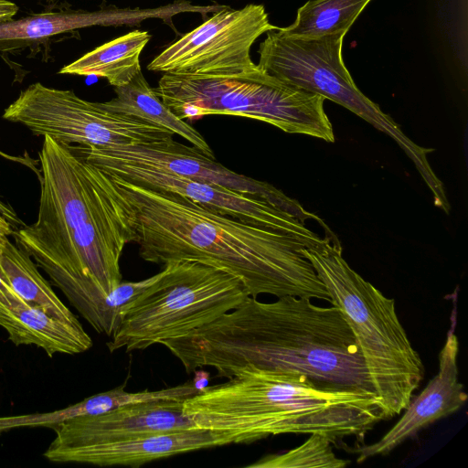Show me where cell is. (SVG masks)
Instances as JSON below:
<instances>
[{"instance_id": "obj_19", "label": "cell", "mask_w": 468, "mask_h": 468, "mask_svg": "<svg viewBox=\"0 0 468 468\" xmlns=\"http://www.w3.org/2000/svg\"><path fill=\"white\" fill-rule=\"evenodd\" d=\"M0 270L12 290L26 302L61 321L81 324L41 275L32 258L9 239L0 248Z\"/></svg>"}, {"instance_id": "obj_28", "label": "cell", "mask_w": 468, "mask_h": 468, "mask_svg": "<svg viewBox=\"0 0 468 468\" xmlns=\"http://www.w3.org/2000/svg\"><path fill=\"white\" fill-rule=\"evenodd\" d=\"M0 155L12 161H17L18 157L8 155L7 154L0 150Z\"/></svg>"}, {"instance_id": "obj_17", "label": "cell", "mask_w": 468, "mask_h": 468, "mask_svg": "<svg viewBox=\"0 0 468 468\" xmlns=\"http://www.w3.org/2000/svg\"><path fill=\"white\" fill-rule=\"evenodd\" d=\"M113 88L116 96L108 101L101 102L103 108L171 131L206 156L215 159V154L203 135L163 102L145 80L142 70L127 84Z\"/></svg>"}, {"instance_id": "obj_8", "label": "cell", "mask_w": 468, "mask_h": 468, "mask_svg": "<svg viewBox=\"0 0 468 468\" xmlns=\"http://www.w3.org/2000/svg\"><path fill=\"white\" fill-rule=\"evenodd\" d=\"M346 34L342 31L318 37H295L282 33L277 27L267 32L261 43L257 65L286 83L345 107L388 135L413 163L431 195L441 194L444 185L428 159L433 149L422 147L409 138L354 82L342 56Z\"/></svg>"}, {"instance_id": "obj_21", "label": "cell", "mask_w": 468, "mask_h": 468, "mask_svg": "<svg viewBox=\"0 0 468 468\" xmlns=\"http://www.w3.org/2000/svg\"><path fill=\"white\" fill-rule=\"evenodd\" d=\"M101 13H43L16 21L0 23V50H11L22 44L47 38L74 29L101 24Z\"/></svg>"}, {"instance_id": "obj_18", "label": "cell", "mask_w": 468, "mask_h": 468, "mask_svg": "<svg viewBox=\"0 0 468 468\" xmlns=\"http://www.w3.org/2000/svg\"><path fill=\"white\" fill-rule=\"evenodd\" d=\"M150 38L147 31L133 30L86 53L59 73L105 78L113 87L125 85L142 70L140 55Z\"/></svg>"}, {"instance_id": "obj_20", "label": "cell", "mask_w": 468, "mask_h": 468, "mask_svg": "<svg viewBox=\"0 0 468 468\" xmlns=\"http://www.w3.org/2000/svg\"><path fill=\"white\" fill-rule=\"evenodd\" d=\"M372 0H309L298 8L294 22L278 29L288 36L318 37L347 32Z\"/></svg>"}, {"instance_id": "obj_9", "label": "cell", "mask_w": 468, "mask_h": 468, "mask_svg": "<svg viewBox=\"0 0 468 468\" xmlns=\"http://www.w3.org/2000/svg\"><path fill=\"white\" fill-rule=\"evenodd\" d=\"M3 118L25 125L37 136L48 135L66 144L106 148L174 138L171 131L108 111L101 102L81 99L73 90L39 82L22 90L5 110Z\"/></svg>"}, {"instance_id": "obj_2", "label": "cell", "mask_w": 468, "mask_h": 468, "mask_svg": "<svg viewBox=\"0 0 468 468\" xmlns=\"http://www.w3.org/2000/svg\"><path fill=\"white\" fill-rule=\"evenodd\" d=\"M161 345L187 374L210 367L228 378L235 369L254 367L297 372L328 391L377 396L341 310L307 298L286 295L262 303L249 296L213 322Z\"/></svg>"}, {"instance_id": "obj_23", "label": "cell", "mask_w": 468, "mask_h": 468, "mask_svg": "<svg viewBox=\"0 0 468 468\" xmlns=\"http://www.w3.org/2000/svg\"><path fill=\"white\" fill-rule=\"evenodd\" d=\"M194 378L192 380L193 387L200 393L206 390L209 383V373L201 367L196 368L194 371Z\"/></svg>"}, {"instance_id": "obj_10", "label": "cell", "mask_w": 468, "mask_h": 468, "mask_svg": "<svg viewBox=\"0 0 468 468\" xmlns=\"http://www.w3.org/2000/svg\"><path fill=\"white\" fill-rule=\"evenodd\" d=\"M264 5L222 9L185 34L147 66L164 74H232L257 68L250 57L253 43L276 29Z\"/></svg>"}, {"instance_id": "obj_25", "label": "cell", "mask_w": 468, "mask_h": 468, "mask_svg": "<svg viewBox=\"0 0 468 468\" xmlns=\"http://www.w3.org/2000/svg\"><path fill=\"white\" fill-rule=\"evenodd\" d=\"M0 213L9 221L13 228L18 229L19 226H25L17 217L15 210L0 199Z\"/></svg>"}, {"instance_id": "obj_6", "label": "cell", "mask_w": 468, "mask_h": 468, "mask_svg": "<svg viewBox=\"0 0 468 468\" xmlns=\"http://www.w3.org/2000/svg\"><path fill=\"white\" fill-rule=\"evenodd\" d=\"M180 119L194 122L210 115L245 117L289 133L335 142L324 111L325 99L265 72L232 74H164L154 89Z\"/></svg>"}, {"instance_id": "obj_11", "label": "cell", "mask_w": 468, "mask_h": 468, "mask_svg": "<svg viewBox=\"0 0 468 468\" xmlns=\"http://www.w3.org/2000/svg\"><path fill=\"white\" fill-rule=\"evenodd\" d=\"M80 150L90 164L119 163L151 167L266 200L305 221L321 220L315 214L304 209L297 200L272 185L229 170L196 147L180 144L174 138L148 144L106 148L83 146Z\"/></svg>"}, {"instance_id": "obj_16", "label": "cell", "mask_w": 468, "mask_h": 468, "mask_svg": "<svg viewBox=\"0 0 468 468\" xmlns=\"http://www.w3.org/2000/svg\"><path fill=\"white\" fill-rule=\"evenodd\" d=\"M0 326L16 346H36L49 357L57 353H83L92 346L82 324L61 321L26 302L13 290L0 292Z\"/></svg>"}, {"instance_id": "obj_26", "label": "cell", "mask_w": 468, "mask_h": 468, "mask_svg": "<svg viewBox=\"0 0 468 468\" xmlns=\"http://www.w3.org/2000/svg\"><path fill=\"white\" fill-rule=\"evenodd\" d=\"M15 232L13 226L0 213V248L9 239L8 237Z\"/></svg>"}, {"instance_id": "obj_24", "label": "cell", "mask_w": 468, "mask_h": 468, "mask_svg": "<svg viewBox=\"0 0 468 468\" xmlns=\"http://www.w3.org/2000/svg\"><path fill=\"white\" fill-rule=\"evenodd\" d=\"M18 7L9 0H0V23L11 21Z\"/></svg>"}, {"instance_id": "obj_15", "label": "cell", "mask_w": 468, "mask_h": 468, "mask_svg": "<svg viewBox=\"0 0 468 468\" xmlns=\"http://www.w3.org/2000/svg\"><path fill=\"white\" fill-rule=\"evenodd\" d=\"M218 446L224 445L218 436L197 428L70 448L46 459L53 463L139 467L162 458Z\"/></svg>"}, {"instance_id": "obj_12", "label": "cell", "mask_w": 468, "mask_h": 468, "mask_svg": "<svg viewBox=\"0 0 468 468\" xmlns=\"http://www.w3.org/2000/svg\"><path fill=\"white\" fill-rule=\"evenodd\" d=\"M92 165L105 173L118 176L133 184L178 195L214 212L244 222L292 233L314 242L322 239L307 228L306 221L302 218L255 197L137 165L119 163Z\"/></svg>"}, {"instance_id": "obj_1", "label": "cell", "mask_w": 468, "mask_h": 468, "mask_svg": "<svg viewBox=\"0 0 468 468\" xmlns=\"http://www.w3.org/2000/svg\"><path fill=\"white\" fill-rule=\"evenodd\" d=\"M127 240L145 261H192L239 278L251 297L271 294L332 303L303 249L318 242L244 222L173 193L156 191L105 173ZM323 239V238H322Z\"/></svg>"}, {"instance_id": "obj_27", "label": "cell", "mask_w": 468, "mask_h": 468, "mask_svg": "<svg viewBox=\"0 0 468 468\" xmlns=\"http://www.w3.org/2000/svg\"><path fill=\"white\" fill-rule=\"evenodd\" d=\"M12 290L2 271L0 270V292H6Z\"/></svg>"}, {"instance_id": "obj_14", "label": "cell", "mask_w": 468, "mask_h": 468, "mask_svg": "<svg viewBox=\"0 0 468 468\" xmlns=\"http://www.w3.org/2000/svg\"><path fill=\"white\" fill-rule=\"evenodd\" d=\"M454 327L455 323H452L439 354L436 376L417 397H412L402 417L379 441L357 448V463L388 453L421 429L454 413L465 403L468 397L458 379L459 342Z\"/></svg>"}, {"instance_id": "obj_13", "label": "cell", "mask_w": 468, "mask_h": 468, "mask_svg": "<svg viewBox=\"0 0 468 468\" xmlns=\"http://www.w3.org/2000/svg\"><path fill=\"white\" fill-rule=\"evenodd\" d=\"M197 428L183 413V401L131 404L101 414L76 417L55 426V438L43 455L46 458L70 448Z\"/></svg>"}, {"instance_id": "obj_5", "label": "cell", "mask_w": 468, "mask_h": 468, "mask_svg": "<svg viewBox=\"0 0 468 468\" xmlns=\"http://www.w3.org/2000/svg\"><path fill=\"white\" fill-rule=\"evenodd\" d=\"M303 248L333 305L349 324L379 399L383 420L399 415L424 377V366L396 313L395 300L354 271L332 234Z\"/></svg>"}, {"instance_id": "obj_4", "label": "cell", "mask_w": 468, "mask_h": 468, "mask_svg": "<svg viewBox=\"0 0 468 468\" xmlns=\"http://www.w3.org/2000/svg\"><path fill=\"white\" fill-rule=\"evenodd\" d=\"M228 379L183 402V413L224 446L287 433L362 440L383 420L377 396L324 390L297 372L244 367Z\"/></svg>"}, {"instance_id": "obj_22", "label": "cell", "mask_w": 468, "mask_h": 468, "mask_svg": "<svg viewBox=\"0 0 468 468\" xmlns=\"http://www.w3.org/2000/svg\"><path fill=\"white\" fill-rule=\"evenodd\" d=\"M331 438L312 433L300 446L282 453L270 454L247 465V468H342L348 464L338 458L332 448Z\"/></svg>"}, {"instance_id": "obj_3", "label": "cell", "mask_w": 468, "mask_h": 468, "mask_svg": "<svg viewBox=\"0 0 468 468\" xmlns=\"http://www.w3.org/2000/svg\"><path fill=\"white\" fill-rule=\"evenodd\" d=\"M39 162L37 219L13 235L78 313L87 315L122 282L126 230L102 170L48 135Z\"/></svg>"}, {"instance_id": "obj_7", "label": "cell", "mask_w": 468, "mask_h": 468, "mask_svg": "<svg viewBox=\"0 0 468 468\" xmlns=\"http://www.w3.org/2000/svg\"><path fill=\"white\" fill-rule=\"evenodd\" d=\"M249 296L242 282L223 270L192 261L167 262L154 282L125 307L106 343L108 349L144 350L182 337Z\"/></svg>"}]
</instances>
